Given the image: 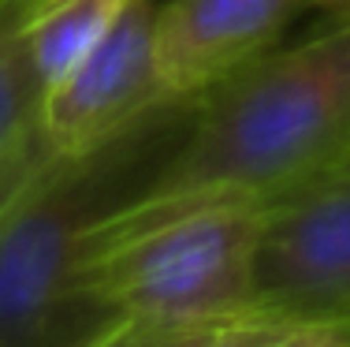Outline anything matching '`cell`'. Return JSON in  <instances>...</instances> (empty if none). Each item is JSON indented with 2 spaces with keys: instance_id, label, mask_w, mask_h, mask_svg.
Returning a JSON list of instances; mask_svg holds the SVG:
<instances>
[{
  "instance_id": "obj_1",
  "label": "cell",
  "mask_w": 350,
  "mask_h": 347,
  "mask_svg": "<svg viewBox=\"0 0 350 347\" xmlns=\"http://www.w3.org/2000/svg\"><path fill=\"white\" fill-rule=\"evenodd\" d=\"M350 161V19L276 45L198 101L142 191H224L257 202Z\"/></svg>"
},
{
  "instance_id": "obj_2",
  "label": "cell",
  "mask_w": 350,
  "mask_h": 347,
  "mask_svg": "<svg viewBox=\"0 0 350 347\" xmlns=\"http://www.w3.org/2000/svg\"><path fill=\"white\" fill-rule=\"evenodd\" d=\"M194 109L164 105L90 157L53 153L0 209V347H75L108 321L75 287L86 231L146 187Z\"/></svg>"
},
{
  "instance_id": "obj_3",
  "label": "cell",
  "mask_w": 350,
  "mask_h": 347,
  "mask_svg": "<svg viewBox=\"0 0 350 347\" xmlns=\"http://www.w3.org/2000/svg\"><path fill=\"white\" fill-rule=\"evenodd\" d=\"M265 202L224 191H138L97 217L75 287L101 313L228 321L257 310Z\"/></svg>"
},
{
  "instance_id": "obj_4",
  "label": "cell",
  "mask_w": 350,
  "mask_h": 347,
  "mask_svg": "<svg viewBox=\"0 0 350 347\" xmlns=\"http://www.w3.org/2000/svg\"><path fill=\"white\" fill-rule=\"evenodd\" d=\"M257 307L350 321V161L265 202Z\"/></svg>"
},
{
  "instance_id": "obj_5",
  "label": "cell",
  "mask_w": 350,
  "mask_h": 347,
  "mask_svg": "<svg viewBox=\"0 0 350 347\" xmlns=\"http://www.w3.org/2000/svg\"><path fill=\"white\" fill-rule=\"evenodd\" d=\"M157 0H127L116 27L53 86H45L38 131L56 157H90L161 112L164 94L153 53Z\"/></svg>"
},
{
  "instance_id": "obj_6",
  "label": "cell",
  "mask_w": 350,
  "mask_h": 347,
  "mask_svg": "<svg viewBox=\"0 0 350 347\" xmlns=\"http://www.w3.org/2000/svg\"><path fill=\"white\" fill-rule=\"evenodd\" d=\"M306 0H164L153 53L168 105H198L269 49Z\"/></svg>"
},
{
  "instance_id": "obj_7",
  "label": "cell",
  "mask_w": 350,
  "mask_h": 347,
  "mask_svg": "<svg viewBox=\"0 0 350 347\" xmlns=\"http://www.w3.org/2000/svg\"><path fill=\"white\" fill-rule=\"evenodd\" d=\"M127 0H27L23 34L41 86L64 79L116 27Z\"/></svg>"
},
{
  "instance_id": "obj_8",
  "label": "cell",
  "mask_w": 350,
  "mask_h": 347,
  "mask_svg": "<svg viewBox=\"0 0 350 347\" xmlns=\"http://www.w3.org/2000/svg\"><path fill=\"white\" fill-rule=\"evenodd\" d=\"M23 15L27 0H8L0 8V157L38 131V109L45 94L27 53Z\"/></svg>"
},
{
  "instance_id": "obj_9",
  "label": "cell",
  "mask_w": 350,
  "mask_h": 347,
  "mask_svg": "<svg viewBox=\"0 0 350 347\" xmlns=\"http://www.w3.org/2000/svg\"><path fill=\"white\" fill-rule=\"evenodd\" d=\"M209 347H350V321L295 318L257 307L224 321Z\"/></svg>"
},
{
  "instance_id": "obj_10",
  "label": "cell",
  "mask_w": 350,
  "mask_h": 347,
  "mask_svg": "<svg viewBox=\"0 0 350 347\" xmlns=\"http://www.w3.org/2000/svg\"><path fill=\"white\" fill-rule=\"evenodd\" d=\"M231 321V318H228ZM224 321H175L146 313H116L75 347H209Z\"/></svg>"
},
{
  "instance_id": "obj_11",
  "label": "cell",
  "mask_w": 350,
  "mask_h": 347,
  "mask_svg": "<svg viewBox=\"0 0 350 347\" xmlns=\"http://www.w3.org/2000/svg\"><path fill=\"white\" fill-rule=\"evenodd\" d=\"M49 157H53V150L45 146L41 131L27 135L19 146H15V150H8L4 157H0V209H4V205L23 191V183L34 176Z\"/></svg>"
},
{
  "instance_id": "obj_12",
  "label": "cell",
  "mask_w": 350,
  "mask_h": 347,
  "mask_svg": "<svg viewBox=\"0 0 350 347\" xmlns=\"http://www.w3.org/2000/svg\"><path fill=\"white\" fill-rule=\"evenodd\" d=\"M306 8H313L317 15H324V23L350 19V0H306Z\"/></svg>"
},
{
  "instance_id": "obj_13",
  "label": "cell",
  "mask_w": 350,
  "mask_h": 347,
  "mask_svg": "<svg viewBox=\"0 0 350 347\" xmlns=\"http://www.w3.org/2000/svg\"><path fill=\"white\" fill-rule=\"evenodd\" d=\"M4 4H8V0H0V8H4Z\"/></svg>"
}]
</instances>
